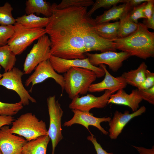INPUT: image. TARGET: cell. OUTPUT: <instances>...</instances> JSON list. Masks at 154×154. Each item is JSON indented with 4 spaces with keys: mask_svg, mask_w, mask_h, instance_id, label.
Listing matches in <instances>:
<instances>
[{
    "mask_svg": "<svg viewBox=\"0 0 154 154\" xmlns=\"http://www.w3.org/2000/svg\"><path fill=\"white\" fill-rule=\"evenodd\" d=\"M53 13L45 27L51 42L50 55L66 59L87 58L84 45L83 30L91 17L87 7H72L58 9L52 5Z\"/></svg>",
    "mask_w": 154,
    "mask_h": 154,
    "instance_id": "obj_1",
    "label": "cell"
},
{
    "mask_svg": "<svg viewBox=\"0 0 154 154\" xmlns=\"http://www.w3.org/2000/svg\"><path fill=\"white\" fill-rule=\"evenodd\" d=\"M116 49L131 56L146 59L154 56V33L149 31L143 23H138L137 30L123 38L111 40Z\"/></svg>",
    "mask_w": 154,
    "mask_h": 154,
    "instance_id": "obj_2",
    "label": "cell"
},
{
    "mask_svg": "<svg viewBox=\"0 0 154 154\" xmlns=\"http://www.w3.org/2000/svg\"><path fill=\"white\" fill-rule=\"evenodd\" d=\"M63 76L64 90L72 100L79 95L86 94L97 78L92 71L76 67L70 68L64 74Z\"/></svg>",
    "mask_w": 154,
    "mask_h": 154,
    "instance_id": "obj_3",
    "label": "cell"
},
{
    "mask_svg": "<svg viewBox=\"0 0 154 154\" xmlns=\"http://www.w3.org/2000/svg\"><path fill=\"white\" fill-rule=\"evenodd\" d=\"M12 123L10 132L24 137L27 141L48 135L45 123L31 112L21 115Z\"/></svg>",
    "mask_w": 154,
    "mask_h": 154,
    "instance_id": "obj_4",
    "label": "cell"
},
{
    "mask_svg": "<svg viewBox=\"0 0 154 154\" xmlns=\"http://www.w3.org/2000/svg\"><path fill=\"white\" fill-rule=\"evenodd\" d=\"M14 32L7 44L16 55L22 53L33 41L46 34L45 29H29L16 22Z\"/></svg>",
    "mask_w": 154,
    "mask_h": 154,
    "instance_id": "obj_5",
    "label": "cell"
},
{
    "mask_svg": "<svg viewBox=\"0 0 154 154\" xmlns=\"http://www.w3.org/2000/svg\"><path fill=\"white\" fill-rule=\"evenodd\" d=\"M47 103L49 117L48 135L51 141L52 154H54L55 148L63 138L61 120L64 112L55 95L48 97Z\"/></svg>",
    "mask_w": 154,
    "mask_h": 154,
    "instance_id": "obj_6",
    "label": "cell"
},
{
    "mask_svg": "<svg viewBox=\"0 0 154 154\" xmlns=\"http://www.w3.org/2000/svg\"><path fill=\"white\" fill-rule=\"evenodd\" d=\"M50 45V38L46 34L38 39L25 59L23 69L24 74L31 73L39 64L48 60L51 55Z\"/></svg>",
    "mask_w": 154,
    "mask_h": 154,
    "instance_id": "obj_7",
    "label": "cell"
},
{
    "mask_svg": "<svg viewBox=\"0 0 154 154\" xmlns=\"http://www.w3.org/2000/svg\"><path fill=\"white\" fill-rule=\"evenodd\" d=\"M25 74L23 72L17 68L14 67L11 70L4 72L0 79V86L15 92L19 95L20 102L23 106L29 104L30 102H37L24 87L22 78Z\"/></svg>",
    "mask_w": 154,
    "mask_h": 154,
    "instance_id": "obj_8",
    "label": "cell"
},
{
    "mask_svg": "<svg viewBox=\"0 0 154 154\" xmlns=\"http://www.w3.org/2000/svg\"><path fill=\"white\" fill-rule=\"evenodd\" d=\"M95 25L94 19L91 17L84 28L83 38L86 52L93 51H99L101 52L116 51L114 42L100 37L96 32L94 29Z\"/></svg>",
    "mask_w": 154,
    "mask_h": 154,
    "instance_id": "obj_9",
    "label": "cell"
},
{
    "mask_svg": "<svg viewBox=\"0 0 154 154\" xmlns=\"http://www.w3.org/2000/svg\"><path fill=\"white\" fill-rule=\"evenodd\" d=\"M48 60L54 70L59 73L64 74L71 67H76L92 71L97 78L102 77L105 75L104 70L100 66L93 65L87 57L83 59H66L51 55Z\"/></svg>",
    "mask_w": 154,
    "mask_h": 154,
    "instance_id": "obj_10",
    "label": "cell"
},
{
    "mask_svg": "<svg viewBox=\"0 0 154 154\" xmlns=\"http://www.w3.org/2000/svg\"><path fill=\"white\" fill-rule=\"evenodd\" d=\"M85 54L93 65L97 66L101 64H105L114 72H117L122 66L123 62L131 56L122 51L117 52L111 51L100 53L86 52Z\"/></svg>",
    "mask_w": 154,
    "mask_h": 154,
    "instance_id": "obj_11",
    "label": "cell"
},
{
    "mask_svg": "<svg viewBox=\"0 0 154 154\" xmlns=\"http://www.w3.org/2000/svg\"><path fill=\"white\" fill-rule=\"evenodd\" d=\"M34 72L26 80L25 86L31 84L33 87L48 78H52L60 86L62 91L64 90V81L63 76L58 74L54 69L48 60L39 64Z\"/></svg>",
    "mask_w": 154,
    "mask_h": 154,
    "instance_id": "obj_12",
    "label": "cell"
},
{
    "mask_svg": "<svg viewBox=\"0 0 154 154\" xmlns=\"http://www.w3.org/2000/svg\"><path fill=\"white\" fill-rule=\"evenodd\" d=\"M114 93L106 90L103 94L99 97L95 96L92 94H87L81 97L77 96L72 100L69 107L72 110H77L86 112H89L93 108H103L108 104L110 95Z\"/></svg>",
    "mask_w": 154,
    "mask_h": 154,
    "instance_id": "obj_13",
    "label": "cell"
},
{
    "mask_svg": "<svg viewBox=\"0 0 154 154\" xmlns=\"http://www.w3.org/2000/svg\"><path fill=\"white\" fill-rule=\"evenodd\" d=\"M9 128L5 125L0 129V149L2 154H21L27 141L23 137L11 133Z\"/></svg>",
    "mask_w": 154,
    "mask_h": 154,
    "instance_id": "obj_14",
    "label": "cell"
},
{
    "mask_svg": "<svg viewBox=\"0 0 154 154\" xmlns=\"http://www.w3.org/2000/svg\"><path fill=\"white\" fill-rule=\"evenodd\" d=\"M74 115L70 120L65 122L64 126L70 127L75 124H78L84 127L89 131V126H93L99 129L103 134H109L101 125L100 123L103 122H109L111 119L110 117L102 118L94 117L93 114L89 112H83L77 110H72Z\"/></svg>",
    "mask_w": 154,
    "mask_h": 154,
    "instance_id": "obj_15",
    "label": "cell"
},
{
    "mask_svg": "<svg viewBox=\"0 0 154 154\" xmlns=\"http://www.w3.org/2000/svg\"><path fill=\"white\" fill-rule=\"evenodd\" d=\"M146 108L144 106L141 107L136 111L129 113V111H125L122 113L117 110L116 111L112 119L108 122L110 128L109 134L112 139H116L121 133L124 127L133 118L141 115L145 113Z\"/></svg>",
    "mask_w": 154,
    "mask_h": 154,
    "instance_id": "obj_16",
    "label": "cell"
},
{
    "mask_svg": "<svg viewBox=\"0 0 154 154\" xmlns=\"http://www.w3.org/2000/svg\"><path fill=\"white\" fill-rule=\"evenodd\" d=\"M105 72V77L100 82L92 84L90 86L88 92L92 93L108 90L114 92L121 89L125 88L127 84L121 76L115 77L108 72L106 66L103 64L99 65Z\"/></svg>",
    "mask_w": 154,
    "mask_h": 154,
    "instance_id": "obj_17",
    "label": "cell"
},
{
    "mask_svg": "<svg viewBox=\"0 0 154 154\" xmlns=\"http://www.w3.org/2000/svg\"><path fill=\"white\" fill-rule=\"evenodd\" d=\"M117 92L116 93L110 95L108 104L111 103L127 106L133 112L138 109L139 104L143 100L138 94L137 89L132 90L129 94H127L123 89Z\"/></svg>",
    "mask_w": 154,
    "mask_h": 154,
    "instance_id": "obj_18",
    "label": "cell"
},
{
    "mask_svg": "<svg viewBox=\"0 0 154 154\" xmlns=\"http://www.w3.org/2000/svg\"><path fill=\"white\" fill-rule=\"evenodd\" d=\"M128 2L119 5H114L109 10L105 11L103 14L96 17L94 19L96 25L108 22L111 21L120 19L132 9Z\"/></svg>",
    "mask_w": 154,
    "mask_h": 154,
    "instance_id": "obj_19",
    "label": "cell"
},
{
    "mask_svg": "<svg viewBox=\"0 0 154 154\" xmlns=\"http://www.w3.org/2000/svg\"><path fill=\"white\" fill-rule=\"evenodd\" d=\"M26 15L36 13L41 14L45 17H51L53 14V8L52 5L44 0H28L25 3Z\"/></svg>",
    "mask_w": 154,
    "mask_h": 154,
    "instance_id": "obj_20",
    "label": "cell"
},
{
    "mask_svg": "<svg viewBox=\"0 0 154 154\" xmlns=\"http://www.w3.org/2000/svg\"><path fill=\"white\" fill-rule=\"evenodd\" d=\"M50 139L48 135L40 136L27 141L24 145L23 154H46L48 145Z\"/></svg>",
    "mask_w": 154,
    "mask_h": 154,
    "instance_id": "obj_21",
    "label": "cell"
},
{
    "mask_svg": "<svg viewBox=\"0 0 154 154\" xmlns=\"http://www.w3.org/2000/svg\"><path fill=\"white\" fill-rule=\"evenodd\" d=\"M51 17H41L31 14L18 17L15 20L16 22L27 28H42L48 25L51 20Z\"/></svg>",
    "mask_w": 154,
    "mask_h": 154,
    "instance_id": "obj_22",
    "label": "cell"
},
{
    "mask_svg": "<svg viewBox=\"0 0 154 154\" xmlns=\"http://www.w3.org/2000/svg\"><path fill=\"white\" fill-rule=\"evenodd\" d=\"M147 67L145 62H142L137 69L124 72L121 76L127 84L138 88L145 80Z\"/></svg>",
    "mask_w": 154,
    "mask_h": 154,
    "instance_id": "obj_23",
    "label": "cell"
},
{
    "mask_svg": "<svg viewBox=\"0 0 154 154\" xmlns=\"http://www.w3.org/2000/svg\"><path fill=\"white\" fill-rule=\"evenodd\" d=\"M119 25V21L105 23L95 25L94 29L100 37L111 40L118 38Z\"/></svg>",
    "mask_w": 154,
    "mask_h": 154,
    "instance_id": "obj_24",
    "label": "cell"
},
{
    "mask_svg": "<svg viewBox=\"0 0 154 154\" xmlns=\"http://www.w3.org/2000/svg\"><path fill=\"white\" fill-rule=\"evenodd\" d=\"M16 56L7 44L0 46V66L4 68L5 72L11 70L14 67L17 60Z\"/></svg>",
    "mask_w": 154,
    "mask_h": 154,
    "instance_id": "obj_25",
    "label": "cell"
},
{
    "mask_svg": "<svg viewBox=\"0 0 154 154\" xmlns=\"http://www.w3.org/2000/svg\"><path fill=\"white\" fill-rule=\"evenodd\" d=\"M129 12L125 14L119 19L117 38L126 37L135 32L137 29L138 24L135 23L131 19Z\"/></svg>",
    "mask_w": 154,
    "mask_h": 154,
    "instance_id": "obj_26",
    "label": "cell"
},
{
    "mask_svg": "<svg viewBox=\"0 0 154 154\" xmlns=\"http://www.w3.org/2000/svg\"><path fill=\"white\" fill-rule=\"evenodd\" d=\"M13 9L11 5L8 2L2 6H0V25H13L16 22L12 14Z\"/></svg>",
    "mask_w": 154,
    "mask_h": 154,
    "instance_id": "obj_27",
    "label": "cell"
},
{
    "mask_svg": "<svg viewBox=\"0 0 154 154\" xmlns=\"http://www.w3.org/2000/svg\"><path fill=\"white\" fill-rule=\"evenodd\" d=\"M20 101L14 103H5L0 101V116H13L23 108Z\"/></svg>",
    "mask_w": 154,
    "mask_h": 154,
    "instance_id": "obj_28",
    "label": "cell"
},
{
    "mask_svg": "<svg viewBox=\"0 0 154 154\" xmlns=\"http://www.w3.org/2000/svg\"><path fill=\"white\" fill-rule=\"evenodd\" d=\"M94 2L92 0H62L59 4L54 3V7L58 9L72 7H87L92 5Z\"/></svg>",
    "mask_w": 154,
    "mask_h": 154,
    "instance_id": "obj_29",
    "label": "cell"
},
{
    "mask_svg": "<svg viewBox=\"0 0 154 154\" xmlns=\"http://www.w3.org/2000/svg\"><path fill=\"white\" fill-rule=\"evenodd\" d=\"M127 0H96L90 9L87 12V15L91 17V15L98 9L101 7L109 8L111 6L116 5L119 3H125Z\"/></svg>",
    "mask_w": 154,
    "mask_h": 154,
    "instance_id": "obj_30",
    "label": "cell"
},
{
    "mask_svg": "<svg viewBox=\"0 0 154 154\" xmlns=\"http://www.w3.org/2000/svg\"><path fill=\"white\" fill-rule=\"evenodd\" d=\"M13 25H0V46L7 44L14 32Z\"/></svg>",
    "mask_w": 154,
    "mask_h": 154,
    "instance_id": "obj_31",
    "label": "cell"
},
{
    "mask_svg": "<svg viewBox=\"0 0 154 154\" xmlns=\"http://www.w3.org/2000/svg\"><path fill=\"white\" fill-rule=\"evenodd\" d=\"M146 2L133 7L129 12L130 19L135 23L138 24V20L140 18L146 19L143 12V10Z\"/></svg>",
    "mask_w": 154,
    "mask_h": 154,
    "instance_id": "obj_32",
    "label": "cell"
},
{
    "mask_svg": "<svg viewBox=\"0 0 154 154\" xmlns=\"http://www.w3.org/2000/svg\"><path fill=\"white\" fill-rule=\"evenodd\" d=\"M138 91L139 96L142 100L154 105V86L146 89H138Z\"/></svg>",
    "mask_w": 154,
    "mask_h": 154,
    "instance_id": "obj_33",
    "label": "cell"
},
{
    "mask_svg": "<svg viewBox=\"0 0 154 154\" xmlns=\"http://www.w3.org/2000/svg\"><path fill=\"white\" fill-rule=\"evenodd\" d=\"M154 86V73L147 69L145 80L137 88L138 90L146 89Z\"/></svg>",
    "mask_w": 154,
    "mask_h": 154,
    "instance_id": "obj_34",
    "label": "cell"
},
{
    "mask_svg": "<svg viewBox=\"0 0 154 154\" xmlns=\"http://www.w3.org/2000/svg\"><path fill=\"white\" fill-rule=\"evenodd\" d=\"M88 136L87 139L93 144L97 154H113L112 153H108L104 149L100 144L97 141L96 138L92 133Z\"/></svg>",
    "mask_w": 154,
    "mask_h": 154,
    "instance_id": "obj_35",
    "label": "cell"
},
{
    "mask_svg": "<svg viewBox=\"0 0 154 154\" xmlns=\"http://www.w3.org/2000/svg\"><path fill=\"white\" fill-rule=\"evenodd\" d=\"M144 14L146 19H149L154 13V0H148L143 10Z\"/></svg>",
    "mask_w": 154,
    "mask_h": 154,
    "instance_id": "obj_36",
    "label": "cell"
},
{
    "mask_svg": "<svg viewBox=\"0 0 154 154\" xmlns=\"http://www.w3.org/2000/svg\"><path fill=\"white\" fill-rule=\"evenodd\" d=\"M12 116H0V129L3 126L11 124L14 121Z\"/></svg>",
    "mask_w": 154,
    "mask_h": 154,
    "instance_id": "obj_37",
    "label": "cell"
},
{
    "mask_svg": "<svg viewBox=\"0 0 154 154\" xmlns=\"http://www.w3.org/2000/svg\"><path fill=\"white\" fill-rule=\"evenodd\" d=\"M133 146L137 149L140 154H154V147L153 146L151 149H147L142 147Z\"/></svg>",
    "mask_w": 154,
    "mask_h": 154,
    "instance_id": "obj_38",
    "label": "cell"
},
{
    "mask_svg": "<svg viewBox=\"0 0 154 154\" xmlns=\"http://www.w3.org/2000/svg\"><path fill=\"white\" fill-rule=\"evenodd\" d=\"M148 29H154V13L149 19H145L143 23Z\"/></svg>",
    "mask_w": 154,
    "mask_h": 154,
    "instance_id": "obj_39",
    "label": "cell"
},
{
    "mask_svg": "<svg viewBox=\"0 0 154 154\" xmlns=\"http://www.w3.org/2000/svg\"><path fill=\"white\" fill-rule=\"evenodd\" d=\"M148 1V0H128V2L130 7L132 8L133 7Z\"/></svg>",
    "mask_w": 154,
    "mask_h": 154,
    "instance_id": "obj_40",
    "label": "cell"
},
{
    "mask_svg": "<svg viewBox=\"0 0 154 154\" xmlns=\"http://www.w3.org/2000/svg\"><path fill=\"white\" fill-rule=\"evenodd\" d=\"M1 68V67L0 66V79L1 78L2 76V74H1L0 72V70Z\"/></svg>",
    "mask_w": 154,
    "mask_h": 154,
    "instance_id": "obj_41",
    "label": "cell"
},
{
    "mask_svg": "<svg viewBox=\"0 0 154 154\" xmlns=\"http://www.w3.org/2000/svg\"><path fill=\"white\" fill-rule=\"evenodd\" d=\"M0 154H2L0 149Z\"/></svg>",
    "mask_w": 154,
    "mask_h": 154,
    "instance_id": "obj_42",
    "label": "cell"
},
{
    "mask_svg": "<svg viewBox=\"0 0 154 154\" xmlns=\"http://www.w3.org/2000/svg\"><path fill=\"white\" fill-rule=\"evenodd\" d=\"M21 154H22V153H21Z\"/></svg>",
    "mask_w": 154,
    "mask_h": 154,
    "instance_id": "obj_43",
    "label": "cell"
}]
</instances>
